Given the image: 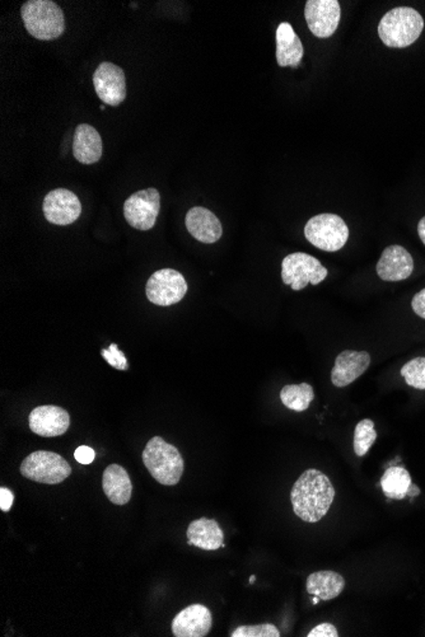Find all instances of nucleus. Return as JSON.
<instances>
[{"mask_svg":"<svg viewBox=\"0 0 425 637\" xmlns=\"http://www.w3.org/2000/svg\"><path fill=\"white\" fill-rule=\"evenodd\" d=\"M75 461L80 462L81 464H91L96 458L95 450L92 448L87 447V445H81L77 448L74 452Z\"/></svg>","mask_w":425,"mask_h":637,"instance_id":"obj_29","label":"nucleus"},{"mask_svg":"<svg viewBox=\"0 0 425 637\" xmlns=\"http://www.w3.org/2000/svg\"><path fill=\"white\" fill-rule=\"evenodd\" d=\"M20 473L31 481L57 485L66 481L72 467L60 455L49 450H37L23 459Z\"/></svg>","mask_w":425,"mask_h":637,"instance_id":"obj_5","label":"nucleus"},{"mask_svg":"<svg viewBox=\"0 0 425 637\" xmlns=\"http://www.w3.org/2000/svg\"><path fill=\"white\" fill-rule=\"evenodd\" d=\"M73 154L81 165H95L102 157L100 133L89 124L77 127L73 139Z\"/></svg>","mask_w":425,"mask_h":637,"instance_id":"obj_19","label":"nucleus"},{"mask_svg":"<svg viewBox=\"0 0 425 637\" xmlns=\"http://www.w3.org/2000/svg\"><path fill=\"white\" fill-rule=\"evenodd\" d=\"M314 398L313 386L308 383L288 385L281 391V400L292 411L302 412L310 407Z\"/></svg>","mask_w":425,"mask_h":637,"instance_id":"obj_24","label":"nucleus"},{"mask_svg":"<svg viewBox=\"0 0 425 637\" xmlns=\"http://www.w3.org/2000/svg\"><path fill=\"white\" fill-rule=\"evenodd\" d=\"M143 464L151 476L165 486H174L182 480L183 459L182 453L174 445L163 441L161 436H154L143 450Z\"/></svg>","mask_w":425,"mask_h":637,"instance_id":"obj_3","label":"nucleus"},{"mask_svg":"<svg viewBox=\"0 0 425 637\" xmlns=\"http://www.w3.org/2000/svg\"><path fill=\"white\" fill-rule=\"evenodd\" d=\"M419 494H421V490H419L415 485H410L409 490H407V496H418Z\"/></svg>","mask_w":425,"mask_h":637,"instance_id":"obj_34","label":"nucleus"},{"mask_svg":"<svg viewBox=\"0 0 425 637\" xmlns=\"http://www.w3.org/2000/svg\"><path fill=\"white\" fill-rule=\"evenodd\" d=\"M212 625L211 610L203 604H191L182 610L173 621V633L176 637H204Z\"/></svg>","mask_w":425,"mask_h":637,"instance_id":"obj_14","label":"nucleus"},{"mask_svg":"<svg viewBox=\"0 0 425 637\" xmlns=\"http://www.w3.org/2000/svg\"><path fill=\"white\" fill-rule=\"evenodd\" d=\"M23 25L35 39H59L66 31V17L57 3L51 0H28L20 8Z\"/></svg>","mask_w":425,"mask_h":637,"instance_id":"obj_4","label":"nucleus"},{"mask_svg":"<svg viewBox=\"0 0 425 637\" xmlns=\"http://www.w3.org/2000/svg\"><path fill=\"white\" fill-rule=\"evenodd\" d=\"M412 307L413 311H414L421 318L425 319V289L421 290L418 294H415V296L412 301Z\"/></svg>","mask_w":425,"mask_h":637,"instance_id":"obj_32","label":"nucleus"},{"mask_svg":"<svg viewBox=\"0 0 425 637\" xmlns=\"http://www.w3.org/2000/svg\"><path fill=\"white\" fill-rule=\"evenodd\" d=\"M43 215L55 226H71L81 214L80 197L66 188H57L46 195L42 203Z\"/></svg>","mask_w":425,"mask_h":637,"instance_id":"obj_12","label":"nucleus"},{"mask_svg":"<svg viewBox=\"0 0 425 637\" xmlns=\"http://www.w3.org/2000/svg\"><path fill=\"white\" fill-rule=\"evenodd\" d=\"M345 587V580L339 572H317L307 579V592L313 597H319L321 601H331L339 597Z\"/></svg>","mask_w":425,"mask_h":637,"instance_id":"obj_22","label":"nucleus"},{"mask_svg":"<svg viewBox=\"0 0 425 637\" xmlns=\"http://www.w3.org/2000/svg\"><path fill=\"white\" fill-rule=\"evenodd\" d=\"M276 61L282 68H297L304 59L305 48L301 39L297 36L292 26L282 22L276 28Z\"/></svg>","mask_w":425,"mask_h":637,"instance_id":"obj_18","label":"nucleus"},{"mask_svg":"<svg viewBox=\"0 0 425 637\" xmlns=\"http://www.w3.org/2000/svg\"><path fill=\"white\" fill-rule=\"evenodd\" d=\"M161 211V195L156 188H145L128 197L124 203V217L128 224L138 231H150Z\"/></svg>","mask_w":425,"mask_h":637,"instance_id":"obj_9","label":"nucleus"},{"mask_svg":"<svg viewBox=\"0 0 425 637\" xmlns=\"http://www.w3.org/2000/svg\"><path fill=\"white\" fill-rule=\"evenodd\" d=\"M232 637H279L278 628L272 624L255 625V626H241L236 628Z\"/></svg>","mask_w":425,"mask_h":637,"instance_id":"obj_27","label":"nucleus"},{"mask_svg":"<svg viewBox=\"0 0 425 637\" xmlns=\"http://www.w3.org/2000/svg\"><path fill=\"white\" fill-rule=\"evenodd\" d=\"M375 270L383 281L406 280L414 272V260L407 249L394 244L383 249Z\"/></svg>","mask_w":425,"mask_h":637,"instance_id":"obj_15","label":"nucleus"},{"mask_svg":"<svg viewBox=\"0 0 425 637\" xmlns=\"http://www.w3.org/2000/svg\"><path fill=\"white\" fill-rule=\"evenodd\" d=\"M308 242L326 252H336L348 242L349 228L343 218L335 214H320L311 218L305 226Z\"/></svg>","mask_w":425,"mask_h":637,"instance_id":"obj_6","label":"nucleus"},{"mask_svg":"<svg viewBox=\"0 0 425 637\" xmlns=\"http://www.w3.org/2000/svg\"><path fill=\"white\" fill-rule=\"evenodd\" d=\"M255 579H256L255 577L250 578V583H253V581H255Z\"/></svg>","mask_w":425,"mask_h":637,"instance_id":"obj_35","label":"nucleus"},{"mask_svg":"<svg viewBox=\"0 0 425 637\" xmlns=\"http://www.w3.org/2000/svg\"><path fill=\"white\" fill-rule=\"evenodd\" d=\"M93 86L100 100L109 106H120L127 98V78L120 66L104 61L93 74Z\"/></svg>","mask_w":425,"mask_h":637,"instance_id":"obj_11","label":"nucleus"},{"mask_svg":"<svg viewBox=\"0 0 425 637\" xmlns=\"http://www.w3.org/2000/svg\"><path fill=\"white\" fill-rule=\"evenodd\" d=\"M186 536H188L189 545L205 549V551H215L223 546L222 528L218 525L217 520L208 519V518H200V519L191 522Z\"/></svg>","mask_w":425,"mask_h":637,"instance_id":"obj_21","label":"nucleus"},{"mask_svg":"<svg viewBox=\"0 0 425 637\" xmlns=\"http://www.w3.org/2000/svg\"><path fill=\"white\" fill-rule=\"evenodd\" d=\"M424 30V19L414 8L398 7L387 12L378 25V36L392 49L413 45Z\"/></svg>","mask_w":425,"mask_h":637,"instance_id":"obj_2","label":"nucleus"},{"mask_svg":"<svg viewBox=\"0 0 425 637\" xmlns=\"http://www.w3.org/2000/svg\"><path fill=\"white\" fill-rule=\"evenodd\" d=\"M418 234L421 242L425 244V217L421 218V222L418 224Z\"/></svg>","mask_w":425,"mask_h":637,"instance_id":"obj_33","label":"nucleus"},{"mask_svg":"<svg viewBox=\"0 0 425 637\" xmlns=\"http://www.w3.org/2000/svg\"><path fill=\"white\" fill-rule=\"evenodd\" d=\"M31 432L43 438L66 434L71 426V416L59 406L45 405L32 410L28 416Z\"/></svg>","mask_w":425,"mask_h":637,"instance_id":"obj_13","label":"nucleus"},{"mask_svg":"<svg viewBox=\"0 0 425 637\" xmlns=\"http://www.w3.org/2000/svg\"><path fill=\"white\" fill-rule=\"evenodd\" d=\"M308 637H337L336 627L331 624H321L319 626L314 627L313 631H310Z\"/></svg>","mask_w":425,"mask_h":637,"instance_id":"obj_30","label":"nucleus"},{"mask_svg":"<svg viewBox=\"0 0 425 637\" xmlns=\"http://www.w3.org/2000/svg\"><path fill=\"white\" fill-rule=\"evenodd\" d=\"M185 224L189 233L199 242L212 244L222 238V223L214 212L202 206H195L188 211Z\"/></svg>","mask_w":425,"mask_h":637,"instance_id":"obj_17","label":"nucleus"},{"mask_svg":"<svg viewBox=\"0 0 425 637\" xmlns=\"http://www.w3.org/2000/svg\"><path fill=\"white\" fill-rule=\"evenodd\" d=\"M371 365V355L367 351L344 350L337 355L333 371H331V382L335 387H346L352 385L360 375L366 373Z\"/></svg>","mask_w":425,"mask_h":637,"instance_id":"obj_16","label":"nucleus"},{"mask_svg":"<svg viewBox=\"0 0 425 637\" xmlns=\"http://www.w3.org/2000/svg\"><path fill=\"white\" fill-rule=\"evenodd\" d=\"M328 276V269L316 257L305 252H294L283 258L282 279L293 290H302L308 284L319 285Z\"/></svg>","mask_w":425,"mask_h":637,"instance_id":"obj_7","label":"nucleus"},{"mask_svg":"<svg viewBox=\"0 0 425 637\" xmlns=\"http://www.w3.org/2000/svg\"><path fill=\"white\" fill-rule=\"evenodd\" d=\"M145 293L151 303L168 307L182 301L188 293V283L182 272L162 269L148 279Z\"/></svg>","mask_w":425,"mask_h":637,"instance_id":"obj_8","label":"nucleus"},{"mask_svg":"<svg viewBox=\"0 0 425 637\" xmlns=\"http://www.w3.org/2000/svg\"><path fill=\"white\" fill-rule=\"evenodd\" d=\"M101 355L104 357V359L106 360L107 365L118 369V371H128V368H129L127 357H125L124 353H122L116 344H112L110 348L104 349V350L101 351Z\"/></svg>","mask_w":425,"mask_h":637,"instance_id":"obj_28","label":"nucleus"},{"mask_svg":"<svg viewBox=\"0 0 425 637\" xmlns=\"http://www.w3.org/2000/svg\"><path fill=\"white\" fill-rule=\"evenodd\" d=\"M335 488L328 477L319 470H307L299 476L290 493L293 511L304 522L317 523L333 505Z\"/></svg>","mask_w":425,"mask_h":637,"instance_id":"obj_1","label":"nucleus"},{"mask_svg":"<svg viewBox=\"0 0 425 637\" xmlns=\"http://www.w3.org/2000/svg\"><path fill=\"white\" fill-rule=\"evenodd\" d=\"M102 487L112 504L125 505L132 499L133 484L129 473L120 464H110L104 470Z\"/></svg>","mask_w":425,"mask_h":637,"instance_id":"obj_20","label":"nucleus"},{"mask_svg":"<svg viewBox=\"0 0 425 637\" xmlns=\"http://www.w3.org/2000/svg\"><path fill=\"white\" fill-rule=\"evenodd\" d=\"M410 485H412V477L403 467L389 468L381 479L383 493L389 499H406Z\"/></svg>","mask_w":425,"mask_h":637,"instance_id":"obj_23","label":"nucleus"},{"mask_svg":"<svg viewBox=\"0 0 425 637\" xmlns=\"http://www.w3.org/2000/svg\"><path fill=\"white\" fill-rule=\"evenodd\" d=\"M14 495L7 487L0 488V510L8 513L13 505Z\"/></svg>","mask_w":425,"mask_h":637,"instance_id":"obj_31","label":"nucleus"},{"mask_svg":"<svg viewBox=\"0 0 425 637\" xmlns=\"http://www.w3.org/2000/svg\"><path fill=\"white\" fill-rule=\"evenodd\" d=\"M377 439V432L375 429V423L369 418L359 421L355 426L354 432V452L358 457H365L372 445Z\"/></svg>","mask_w":425,"mask_h":637,"instance_id":"obj_25","label":"nucleus"},{"mask_svg":"<svg viewBox=\"0 0 425 637\" xmlns=\"http://www.w3.org/2000/svg\"><path fill=\"white\" fill-rule=\"evenodd\" d=\"M401 375L413 388L425 389V357H415L401 369Z\"/></svg>","mask_w":425,"mask_h":637,"instance_id":"obj_26","label":"nucleus"},{"mask_svg":"<svg viewBox=\"0 0 425 637\" xmlns=\"http://www.w3.org/2000/svg\"><path fill=\"white\" fill-rule=\"evenodd\" d=\"M305 19L313 36L328 39L337 30L342 19L340 3L337 0H308Z\"/></svg>","mask_w":425,"mask_h":637,"instance_id":"obj_10","label":"nucleus"}]
</instances>
